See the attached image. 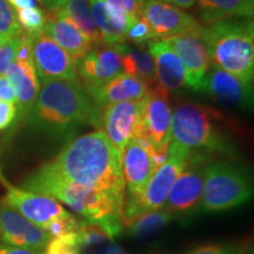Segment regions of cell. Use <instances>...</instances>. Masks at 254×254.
<instances>
[{"instance_id": "484cf974", "label": "cell", "mask_w": 254, "mask_h": 254, "mask_svg": "<svg viewBox=\"0 0 254 254\" xmlns=\"http://www.w3.org/2000/svg\"><path fill=\"white\" fill-rule=\"evenodd\" d=\"M173 218L172 214L164 209H158V211L150 212V213L133 219L124 226L126 227L129 236L138 238V239H146L163 230L168 222L172 221Z\"/></svg>"}, {"instance_id": "ffe728a7", "label": "cell", "mask_w": 254, "mask_h": 254, "mask_svg": "<svg viewBox=\"0 0 254 254\" xmlns=\"http://www.w3.org/2000/svg\"><path fill=\"white\" fill-rule=\"evenodd\" d=\"M157 170L150 153L136 138L127 144L123 153V174L128 196L139 195Z\"/></svg>"}, {"instance_id": "e0dca14e", "label": "cell", "mask_w": 254, "mask_h": 254, "mask_svg": "<svg viewBox=\"0 0 254 254\" xmlns=\"http://www.w3.org/2000/svg\"><path fill=\"white\" fill-rule=\"evenodd\" d=\"M205 92L218 104L230 109L252 110L253 84L212 65L206 78Z\"/></svg>"}, {"instance_id": "ba28073f", "label": "cell", "mask_w": 254, "mask_h": 254, "mask_svg": "<svg viewBox=\"0 0 254 254\" xmlns=\"http://www.w3.org/2000/svg\"><path fill=\"white\" fill-rule=\"evenodd\" d=\"M168 92L152 86L141 99V114L135 138L144 139L157 153L166 154L172 142V110Z\"/></svg>"}, {"instance_id": "8992f818", "label": "cell", "mask_w": 254, "mask_h": 254, "mask_svg": "<svg viewBox=\"0 0 254 254\" xmlns=\"http://www.w3.org/2000/svg\"><path fill=\"white\" fill-rule=\"evenodd\" d=\"M190 152L192 151L190 148L179 142H171L168 146L166 160L155 170L144 190L139 195L125 196L123 207L124 225L142 214L161 208L174 182L185 168Z\"/></svg>"}, {"instance_id": "f35d334b", "label": "cell", "mask_w": 254, "mask_h": 254, "mask_svg": "<svg viewBox=\"0 0 254 254\" xmlns=\"http://www.w3.org/2000/svg\"><path fill=\"white\" fill-rule=\"evenodd\" d=\"M161 1L168 2V4L177 6L179 8H190L195 4L196 0H161Z\"/></svg>"}, {"instance_id": "ac0fdd59", "label": "cell", "mask_w": 254, "mask_h": 254, "mask_svg": "<svg viewBox=\"0 0 254 254\" xmlns=\"http://www.w3.org/2000/svg\"><path fill=\"white\" fill-rule=\"evenodd\" d=\"M150 88L141 79L123 73L112 80L105 82L104 85L98 87H87L85 91L95 106L103 111L106 106L116 103L140 100Z\"/></svg>"}, {"instance_id": "d6a6232c", "label": "cell", "mask_w": 254, "mask_h": 254, "mask_svg": "<svg viewBox=\"0 0 254 254\" xmlns=\"http://www.w3.org/2000/svg\"><path fill=\"white\" fill-rule=\"evenodd\" d=\"M20 34L8 39L0 47V75L4 74L9 64L15 60V55H17L19 43H20Z\"/></svg>"}, {"instance_id": "4316f807", "label": "cell", "mask_w": 254, "mask_h": 254, "mask_svg": "<svg viewBox=\"0 0 254 254\" xmlns=\"http://www.w3.org/2000/svg\"><path fill=\"white\" fill-rule=\"evenodd\" d=\"M93 20L99 32L101 44H123L126 41V34L113 23L107 14L104 0H90Z\"/></svg>"}, {"instance_id": "74e56055", "label": "cell", "mask_w": 254, "mask_h": 254, "mask_svg": "<svg viewBox=\"0 0 254 254\" xmlns=\"http://www.w3.org/2000/svg\"><path fill=\"white\" fill-rule=\"evenodd\" d=\"M7 1L13 7L14 11H19V9L34 7L38 0H7Z\"/></svg>"}, {"instance_id": "b9f144b4", "label": "cell", "mask_w": 254, "mask_h": 254, "mask_svg": "<svg viewBox=\"0 0 254 254\" xmlns=\"http://www.w3.org/2000/svg\"><path fill=\"white\" fill-rule=\"evenodd\" d=\"M9 39H11V38H9ZM8 39L7 38H5V37H2L1 34H0V47H1L2 45H4V44L6 43V41H7Z\"/></svg>"}, {"instance_id": "4dcf8cb0", "label": "cell", "mask_w": 254, "mask_h": 254, "mask_svg": "<svg viewBox=\"0 0 254 254\" xmlns=\"http://www.w3.org/2000/svg\"><path fill=\"white\" fill-rule=\"evenodd\" d=\"M152 39H153V37H152L150 24L147 23V20L142 15L136 19L126 32V40L132 41V43L138 44V45H142L146 41Z\"/></svg>"}, {"instance_id": "9c48e42d", "label": "cell", "mask_w": 254, "mask_h": 254, "mask_svg": "<svg viewBox=\"0 0 254 254\" xmlns=\"http://www.w3.org/2000/svg\"><path fill=\"white\" fill-rule=\"evenodd\" d=\"M205 161L204 154L198 151L194 153L190 152L185 168L174 182L160 209L173 217H184L193 214L200 208Z\"/></svg>"}, {"instance_id": "7402d4cb", "label": "cell", "mask_w": 254, "mask_h": 254, "mask_svg": "<svg viewBox=\"0 0 254 254\" xmlns=\"http://www.w3.org/2000/svg\"><path fill=\"white\" fill-rule=\"evenodd\" d=\"M4 74L13 88L17 118H26L32 107L34 106L40 90V81L33 63H20L14 60L9 64Z\"/></svg>"}, {"instance_id": "8d00e7d4", "label": "cell", "mask_w": 254, "mask_h": 254, "mask_svg": "<svg viewBox=\"0 0 254 254\" xmlns=\"http://www.w3.org/2000/svg\"><path fill=\"white\" fill-rule=\"evenodd\" d=\"M0 254H43L39 251H32L26 249H19V247L0 245Z\"/></svg>"}, {"instance_id": "f546056e", "label": "cell", "mask_w": 254, "mask_h": 254, "mask_svg": "<svg viewBox=\"0 0 254 254\" xmlns=\"http://www.w3.org/2000/svg\"><path fill=\"white\" fill-rule=\"evenodd\" d=\"M45 250V254H81L78 236L51 238Z\"/></svg>"}, {"instance_id": "f1b7e54d", "label": "cell", "mask_w": 254, "mask_h": 254, "mask_svg": "<svg viewBox=\"0 0 254 254\" xmlns=\"http://www.w3.org/2000/svg\"><path fill=\"white\" fill-rule=\"evenodd\" d=\"M23 32L17 20L15 11L7 0H0V34L2 37L13 38Z\"/></svg>"}, {"instance_id": "603a6c76", "label": "cell", "mask_w": 254, "mask_h": 254, "mask_svg": "<svg viewBox=\"0 0 254 254\" xmlns=\"http://www.w3.org/2000/svg\"><path fill=\"white\" fill-rule=\"evenodd\" d=\"M199 13L205 24L225 18H253L254 0H196Z\"/></svg>"}, {"instance_id": "83f0119b", "label": "cell", "mask_w": 254, "mask_h": 254, "mask_svg": "<svg viewBox=\"0 0 254 254\" xmlns=\"http://www.w3.org/2000/svg\"><path fill=\"white\" fill-rule=\"evenodd\" d=\"M15 15H17V20L21 30H24V32L28 34L39 33L45 26V12L37 6L15 11Z\"/></svg>"}, {"instance_id": "277c9868", "label": "cell", "mask_w": 254, "mask_h": 254, "mask_svg": "<svg viewBox=\"0 0 254 254\" xmlns=\"http://www.w3.org/2000/svg\"><path fill=\"white\" fill-rule=\"evenodd\" d=\"M213 66L253 84L254 25L252 18L232 17L200 30Z\"/></svg>"}, {"instance_id": "60d3db41", "label": "cell", "mask_w": 254, "mask_h": 254, "mask_svg": "<svg viewBox=\"0 0 254 254\" xmlns=\"http://www.w3.org/2000/svg\"><path fill=\"white\" fill-rule=\"evenodd\" d=\"M106 254H126V253H124L123 250H120L119 247L110 246L109 249L106 250Z\"/></svg>"}, {"instance_id": "5bb4252c", "label": "cell", "mask_w": 254, "mask_h": 254, "mask_svg": "<svg viewBox=\"0 0 254 254\" xmlns=\"http://www.w3.org/2000/svg\"><path fill=\"white\" fill-rule=\"evenodd\" d=\"M141 15L150 24L152 40H165L180 34L199 32L202 27L190 14L161 0H145Z\"/></svg>"}, {"instance_id": "52a82bcc", "label": "cell", "mask_w": 254, "mask_h": 254, "mask_svg": "<svg viewBox=\"0 0 254 254\" xmlns=\"http://www.w3.org/2000/svg\"><path fill=\"white\" fill-rule=\"evenodd\" d=\"M172 139L190 150L226 151V142L202 106L184 103L172 113Z\"/></svg>"}, {"instance_id": "7c38bea8", "label": "cell", "mask_w": 254, "mask_h": 254, "mask_svg": "<svg viewBox=\"0 0 254 254\" xmlns=\"http://www.w3.org/2000/svg\"><path fill=\"white\" fill-rule=\"evenodd\" d=\"M165 41L183 64L187 86L195 92H205L206 78L212 62L200 31L168 38Z\"/></svg>"}, {"instance_id": "2e32d148", "label": "cell", "mask_w": 254, "mask_h": 254, "mask_svg": "<svg viewBox=\"0 0 254 254\" xmlns=\"http://www.w3.org/2000/svg\"><path fill=\"white\" fill-rule=\"evenodd\" d=\"M140 114L141 99L109 105L101 112L105 134L122 155L127 144L136 136Z\"/></svg>"}, {"instance_id": "d6986e66", "label": "cell", "mask_w": 254, "mask_h": 254, "mask_svg": "<svg viewBox=\"0 0 254 254\" xmlns=\"http://www.w3.org/2000/svg\"><path fill=\"white\" fill-rule=\"evenodd\" d=\"M43 32L75 60L84 57L91 49V41L86 34L69 20L62 8L50 9Z\"/></svg>"}, {"instance_id": "5b68a950", "label": "cell", "mask_w": 254, "mask_h": 254, "mask_svg": "<svg viewBox=\"0 0 254 254\" xmlns=\"http://www.w3.org/2000/svg\"><path fill=\"white\" fill-rule=\"evenodd\" d=\"M252 194L251 179L240 167L220 161L205 165L200 199L201 211H227L246 204Z\"/></svg>"}, {"instance_id": "8fae6325", "label": "cell", "mask_w": 254, "mask_h": 254, "mask_svg": "<svg viewBox=\"0 0 254 254\" xmlns=\"http://www.w3.org/2000/svg\"><path fill=\"white\" fill-rule=\"evenodd\" d=\"M0 183L6 190V196L2 202L43 230H45L51 221L69 215L57 200L13 186L1 172Z\"/></svg>"}, {"instance_id": "9a60e30c", "label": "cell", "mask_w": 254, "mask_h": 254, "mask_svg": "<svg viewBox=\"0 0 254 254\" xmlns=\"http://www.w3.org/2000/svg\"><path fill=\"white\" fill-rule=\"evenodd\" d=\"M51 236L43 228L27 220L13 208L0 205V245L32 251H43Z\"/></svg>"}, {"instance_id": "1f68e13d", "label": "cell", "mask_w": 254, "mask_h": 254, "mask_svg": "<svg viewBox=\"0 0 254 254\" xmlns=\"http://www.w3.org/2000/svg\"><path fill=\"white\" fill-rule=\"evenodd\" d=\"M184 254H249L246 247L232 244H214L193 249Z\"/></svg>"}, {"instance_id": "836d02e7", "label": "cell", "mask_w": 254, "mask_h": 254, "mask_svg": "<svg viewBox=\"0 0 254 254\" xmlns=\"http://www.w3.org/2000/svg\"><path fill=\"white\" fill-rule=\"evenodd\" d=\"M104 2L136 20L141 17V9L145 0H104Z\"/></svg>"}, {"instance_id": "cb8c5ba5", "label": "cell", "mask_w": 254, "mask_h": 254, "mask_svg": "<svg viewBox=\"0 0 254 254\" xmlns=\"http://www.w3.org/2000/svg\"><path fill=\"white\" fill-rule=\"evenodd\" d=\"M122 62L124 73L141 79L150 87L154 86V63L147 49L144 46L131 47L126 45Z\"/></svg>"}, {"instance_id": "4fadbf2b", "label": "cell", "mask_w": 254, "mask_h": 254, "mask_svg": "<svg viewBox=\"0 0 254 254\" xmlns=\"http://www.w3.org/2000/svg\"><path fill=\"white\" fill-rule=\"evenodd\" d=\"M125 44H99L77 60L78 77L84 87H98L123 74Z\"/></svg>"}, {"instance_id": "6da1fadb", "label": "cell", "mask_w": 254, "mask_h": 254, "mask_svg": "<svg viewBox=\"0 0 254 254\" xmlns=\"http://www.w3.org/2000/svg\"><path fill=\"white\" fill-rule=\"evenodd\" d=\"M39 170L86 189L126 196L123 155L100 129L69 141Z\"/></svg>"}, {"instance_id": "44dd1931", "label": "cell", "mask_w": 254, "mask_h": 254, "mask_svg": "<svg viewBox=\"0 0 254 254\" xmlns=\"http://www.w3.org/2000/svg\"><path fill=\"white\" fill-rule=\"evenodd\" d=\"M147 50L153 59L155 82L164 91H174L185 86V69L179 57L165 40H148Z\"/></svg>"}, {"instance_id": "d590c367", "label": "cell", "mask_w": 254, "mask_h": 254, "mask_svg": "<svg viewBox=\"0 0 254 254\" xmlns=\"http://www.w3.org/2000/svg\"><path fill=\"white\" fill-rule=\"evenodd\" d=\"M0 101L15 104V95L5 74L0 75Z\"/></svg>"}, {"instance_id": "ab89813d", "label": "cell", "mask_w": 254, "mask_h": 254, "mask_svg": "<svg viewBox=\"0 0 254 254\" xmlns=\"http://www.w3.org/2000/svg\"><path fill=\"white\" fill-rule=\"evenodd\" d=\"M38 1L45 5L49 9H57L62 8L66 0H38Z\"/></svg>"}, {"instance_id": "e575fe53", "label": "cell", "mask_w": 254, "mask_h": 254, "mask_svg": "<svg viewBox=\"0 0 254 254\" xmlns=\"http://www.w3.org/2000/svg\"><path fill=\"white\" fill-rule=\"evenodd\" d=\"M17 118V106L13 103L0 101V131H4Z\"/></svg>"}, {"instance_id": "7a4b0ae2", "label": "cell", "mask_w": 254, "mask_h": 254, "mask_svg": "<svg viewBox=\"0 0 254 254\" xmlns=\"http://www.w3.org/2000/svg\"><path fill=\"white\" fill-rule=\"evenodd\" d=\"M101 112L79 81L52 80L40 87L26 118L34 131L71 138L82 126H100Z\"/></svg>"}, {"instance_id": "30bf717a", "label": "cell", "mask_w": 254, "mask_h": 254, "mask_svg": "<svg viewBox=\"0 0 254 254\" xmlns=\"http://www.w3.org/2000/svg\"><path fill=\"white\" fill-rule=\"evenodd\" d=\"M32 36V60L40 82L78 81L77 60L43 31Z\"/></svg>"}, {"instance_id": "d4e9b609", "label": "cell", "mask_w": 254, "mask_h": 254, "mask_svg": "<svg viewBox=\"0 0 254 254\" xmlns=\"http://www.w3.org/2000/svg\"><path fill=\"white\" fill-rule=\"evenodd\" d=\"M62 9L69 20L73 21L75 26L86 34L91 44L94 45L101 44L100 34L95 27L93 15H92L90 0H66Z\"/></svg>"}, {"instance_id": "3957f363", "label": "cell", "mask_w": 254, "mask_h": 254, "mask_svg": "<svg viewBox=\"0 0 254 254\" xmlns=\"http://www.w3.org/2000/svg\"><path fill=\"white\" fill-rule=\"evenodd\" d=\"M23 189L59 200L80 214L85 220L98 225L111 239L123 232V207L125 196L105 190L86 189L38 168L23 183Z\"/></svg>"}]
</instances>
